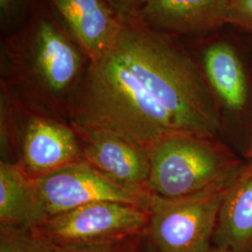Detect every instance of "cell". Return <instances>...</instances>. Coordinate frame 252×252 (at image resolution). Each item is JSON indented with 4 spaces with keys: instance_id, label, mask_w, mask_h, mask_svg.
I'll return each instance as SVG.
<instances>
[{
    "instance_id": "1",
    "label": "cell",
    "mask_w": 252,
    "mask_h": 252,
    "mask_svg": "<svg viewBox=\"0 0 252 252\" xmlns=\"http://www.w3.org/2000/svg\"><path fill=\"white\" fill-rule=\"evenodd\" d=\"M90 63L47 0H37L25 23L1 37V84L63 120Z\"/></svg>"
},
{
    "instance_id": "2",
    "label": "cell",
    "mask_w": 252,
    "mask_h": 252,
    "mask_svg": "<svg viewBox=\"0 0 252 252\" xmlns=\"http://www.w3.org/2000/svg\"><path fill=\"white\" fill-rule=\"evenodd\" d=\"M113 49L182 134L216 138L221 128L218 98L203 67L167 34L126 21Z\"/></svg>"
},
{
    "instance_id": "3",
    "label": "cell",
    "mask_w": 252,
    "mask_h": 252,
    "mask_svg": "<svg viewBox=\"0 0 252 252\" xmlns=\"http://www.w3.org/2000/svg\"><path fill=\"white\" fill-rule=\"evenodd\" d=\"M67 120L75 128L111 131L148 150L164 137L182 134L113 48L91 62L73 96Z\"/></svg>"
},
{
    "instance_id": "4",
    "label": "cell",
    "mask_w": 252,
    "mask_h": 252,
    "mask_svg": "<svg viewBox=\"0 0 252 252\" xmlns=\"http://www.w3.org/2000/svg\"><path fill=\"white\" fill-rule=\"evenodd\" d=\"M147 189L151 196L179 199L196 194L233 177L243 165L216 139L176 134L150 150Z\"/></svg>"
},
{
    "instance_id": "5",
    "label": "cell",
    "mask_w": 252,
    "mask_h": 252,
    "mask_svg": "<svg viewBox=\"0 0 252 252\" xmlns=\"http://www.w3.org/2000/svg\"><path fill=\"white\" fill-rule=\"evenodd\" d=\"M1 138L12 139L15 163L35 179L83 160L77 131L69 123L20 99L1 84Z\"/></svg>"
},
{
    "instance_id": "6",
    "label": "cell",
    "mask_w": 252,
    "mask_h": 252,
    "mask_svg": "<svg viewBox=\"0 0 252 252\" xmlns=\"http://www.w3.org/2000/svg\"><path fill=\"white\" fill-rule=\"evenodd\" d=\"M234 175L187 197L152 196L145 235L154 250L157 252H209L213 247L220 206Z\"/></svg>"
},
{
    "instance_id": "7",
    "label": "cell",
    "mask_w": 252,
    "mask_h": 252,
    "mask_svg": "<svg viewBox=\"0 0 252 252\" xmlns=\"http://www.w3.org/2000/svg\"><path fill=\"white\" fill-rule=\"evenodd\" d=\"M150 211L121 202L91 203L50 217L30 230L43 243L78 249L120 243L146 233Z\"/></svg>"
},
{
    "instance_id": "8",
    "label": "cell",
    "mask_w": 252,
    "mask_h": 252,
    "mask_svg": "<svg viewBox=\"0 0 252 252\" xmlns=\"http://www.w3.org/2000/svg\"><path fill=\"white\" fill-rule=\"evenodd\" d=\"M32 180L46 220L76 207L103 201L132 204L149 210L152 200L123 188L84 160Z\"/></svg>"
},
{
    "instance_id": "9",
    "label": "cell",
    "mask_w": 252,
    "mask_h": 252,
    "mask_svg": "<svg viewBox=\"0 0 252 252\" xmlns=\"http://www.w3.org/2000/svg\"><path fill=\"white\" fill-rule=\"evenodd\" d=\"M75 130L84 161L123 188L144 197H152L147 189L151 169L147 148L108 130Z\"/></svg>"
},
{
    "instance_id": "10",
    "label": "cell",
    "mask_w": 252,
    "mask_h": 252,
    "mask_svg": "<svg viewBox=\"0 0 252 252\" xmlns=\"http://www.w3.org/2000/svg\"><path fill=\"white\" fill-rule=\"evenodd\" d=\"M91 62L113 48L123 27L106 0H47Z\"/></svg>"
},
{
    "instance_id": "11",
    "label": "cell",
    "mask_w": 252,
    "mask_h": 252,
    "mask_svg": "<svg viewBox=\"0 0 252 252\" xmlns=\"http://www.w3.org/2000/svg\"><path fill=\"white\" fill-rule=\"evenodd\" d=\"M232 0H153L135 20L164 34L197 35L229 23Z\"/></svg>"
},
{
    "instance_id": "12",
    "label": "cell",
    "mask_w": 252,
    "mask_h": 252,
    "mask_svg": "<svg viewBox=\"0 0 252 252\" xmlns=\"http://www.w3.org/2000/svg\"><path fill=\"white\" fill-rule=\"evenodd\" d=\"M213 246L234 252L252 249V160L234 175L221 203Z\"/></svg>"
},
{
    "instance_id": "13",
    "label": "cell",
    "mask_w": 252,
    "mask_h": 252,
    "mask_svg": "<svg viewBox=\"0 0 252 252\" xmlns=\"http://www.w3.org/2000/svg\"><path fill=\"white\" fill-rule=\"evenodd\" d=\"M46 218L33 180L17 163L0 162V225L32 230Z\"/></svg>"
},
{
    "instance_id": "14",
    "label": "cell",
    "mask_w": 252,
    "mask_h": 252,
    "mask_svg": "<svg viewBox=\"0 0 252 252\" xmlns=\"http://www.w3.org/2000/svg\"><path fill=\"white\" fill-rule=\"evenodd\" d=\"M203 70L218 100L226 108L238 111L248 102L249 91L246 74L234 47L219 41L203 52Z\"/></svg>"
},
{
    "instance_id": "15",
    "label": "cell",
    "mask_w": 252,
    "mask_h": 252,
    "mask_svg": "<svg viewBox=\"0 0 252 252\" xmlns=\"http://www.w3.org/2000/svg\"><path fill=\"white\" fill-rule=\"evenodd\" d=\"M0 252H50L30 230L0 225Z\"/></svg>"
},
{
    "instance_id": "16",
    "label": "cell",
    "mask_w": 252,
    "mask_h": 252,
    "mask_svg": "<svg viewBox=\"0 0 252 252\" xmlns=\"http://www.w3.org/2000/svg\"><path fill=\"white\" fill-rule=\"evenodd\" d=\"M37 0H0V29L2 36L21 27Z\"/></svg>"
},
{
    "instance_id": "17",
    "label": "cell",
    "mask_w": 252,
    "mask_h": 252,
    "mask_svg": "<svg viewBox=\"0 0 252 252\" xmlns=\"http://www.w3.org/2000/svg\"><path fill=\"white\" fill-rule=\"evenodd\" d=\"M143 235L127 240V241L120 242V243L108 244V245L78 248V249H61V248L54 247L43 242L42 243L44 244L47 250L50 252H135V249L137 248Z\"/></svg>"
},
{
    "instance_id": "18",
    "label": "cell",
    "mask_w": 252,
    "mask_h": 252,
    "mask_svg": "<svg viewBox=\"0 0 252 252\" xmlns=\"http://www.w3.org/2000/svg\"><path fill=\"white\" fill-rule=\"evenodd\" d=\"M122 22L135 20L153 0H106Z\"/></svg>"
},
{
    "instance_id": "19",
    "label": "cell",
    "mask_w": 252,
    "mask_h": 252,
    "mask_svg": "<svg viewBox=\"0 0 252 252\" xmlns=\"http://www.w3.org/2000/svg\"><path fill=\"white\" fill-rule=\"evenodd\" d=\"M229 24L252 33V0H232Z\"/></svg>"
},
{
    "instance_id": "20",
    "label": "cell",
    "mask_w": 252,
    "mask_h": 252,
    "mask_svg": "<svg viewBox=\"0 0 252 252\" xmlns=\"http://www.w3.org/2000/svg\"><path fill=\"white\" fill-rule=\"evenodd\" d=\"M135 252H157L151 243L148 241L146 235H143L140 242L138 244L137 248L135 249Z\"/></svg>"
},
{
    "instance_id": "21",
    "label": "cell",
    "mask_w": 252,
    "mask_h": 252,
    "mask_svg": "<svg viewBox=\"0 0 252 252\" xmlns=\"http://www.w3.org/2000/svg\"><path fill=\"white\" fill-rule=\"evenodd\" d=\"M208 252H234L231 250H228V249H224V248H219V247H212L211 250Z\"/></svg>"
},
{
    "instance_id": "22",
    "label": "cell",
    "mask_w": 252,
    "mask_h": 252,
    "mask_svg": "<svg viewBox=\"0 0 252 252\" xmlns=\"http://www.w3.org/2000/svg\"><path fill=\"white\" fill-rule=\"evenodd\" d=\"M246 156H247V158L249 159V161H252V143H251V146H250V148L248 149V152H247V154H246Z\"/></svg>"
}]
</instances>
